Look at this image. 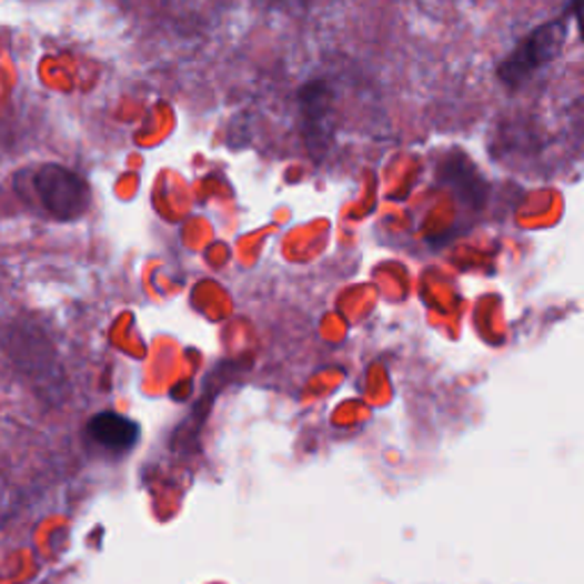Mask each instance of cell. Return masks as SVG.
Instances as JSON below:
<instances>
[{"instance_id":"obj_4","label":"cell","mask_w":584,"mask_h":584,"mask_svg":"<svg viewBox=\"0 0 584 584\" xmlns=\"http://www.w3.org/2000/svg\"><path fill=\"white\" fill-rule=\"evenodd\" d=\"M88 434L103 450L121 454V452H129L138 443L140 427L133 421L123 419V415L119 413L103 411V413H97L90 421Z\"/></svg>"},{"instance_id":"obj_2","label":"cell","mask_w":584,"mask_h":584,"mask_svg":"<svg viewBox=\"0 0 584 584\" xmlns=\"http://www.w3.org/2000/svg\"><path fill=\"white\" fill-rule=\"evenodd\" d=\"M34 192L44 211L60 222H73L88 213L92 194L88 183L62 164H44L34 174Z\"/></svg>"},{"instance_id":"obj_1","label":"cell","mask_w":584,"mask_h":584,"mask_svg":"<svg viewBox=\"0 0 584 584\" xmlns=\"http://www.w3.org/2000/svg\"><path fill=\"white\" fill-rule=\"evenodd\" d=\"M568 37V17L555 19L551 23L538 26L527 34L521 47L497 69L500 82H505L510 90L523 88L525 82L544 67H548L564 49Z\"/></svg>"},{"instance_id":"obj_5","label":"cell","mask_w":584,"mask_h":584,"mask_svg":"<svg viewBox=\"0 0 584 584\" xmlns=\"http://www.w3.org/2000/svg\"><path fill=\"white\" fill-rule=\"evenodd\" d=\"M268 3L288 12H300L309 8V0H268Z\"/></svg>"},{"instance_id":"obj_3","label":"cell","mask_w":584,"mask_h":584,"mask_svg":"<svg viewBox=\"0 0 584 584\" xmlns=\"http://www.w3.org/2000/svg\"><path fill=\"white\" fill-rule=\"evenodd\" d=\"M302 138L315 162H322L333 144V99L326 82L313 80L300 90Z\"/></svg>"}]
</instances>
